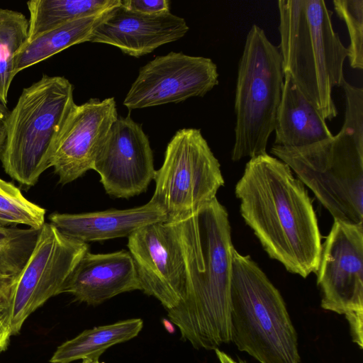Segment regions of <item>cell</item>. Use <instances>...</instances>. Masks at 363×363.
Wrapping results in <instances>:
<instances>
[{
    "label": "cell",
    "instance_id": "6da1fadb",
    "mask_svg": "<svg viewBox=\"0 0 363 363\" xmlns=\"http://www.w3.org/2000/svg\"><path fill=\"white\" fill-rule=\"evenodd\" d=\"M173 223L184 258V287L168 317L195 349L215 350L230 342L234 247L228 212L216 197Z\"/></svg>",
    "mask_w": 363,
    "mask_h": 363
},
{
    "label": "cell",
    "instance_id": "7a4b0ae2",
    "mask_svg": "<svg viewBox=\"0 0 363 363\" xmlns=\"http://www.w3.org/2000/svg\"><path fill=\"white\" fill-rule=\"evenodd\" d=\"M235 192L245 222L272 259L303 278L316 273L322 249L316 216L286 163L268 154L250 158Z\"/></svg>",
    "mask_w": 363,
    "mask_h": 363
},
{
    "label": "cell",
    "instance_id": "3957f363",
    "mask_svg": "<svg viewBox=\"0 0 363 363\" xmlns=\"http://www.w3.org/2000/svg\"><path fill=\"white\" fill-rule=\"evenodd\" d=\"M342 128L331 138L301 147L274 145L286 163L314 193L334 220L363 225V89L345 81Z\"/></svg>",
    "mask_w": 363,
    "mask_h": 363
},
{
    "label": "cell",
    "instance_id": "277c9868",
    "mask_svg": "<svg viewBox=\"0 0 363 363\" xmlns=\"http://www.w3.org/2000/svg\"><path fill=\"white\" fill-rule=\"evenodd\" d=\"M279 52L284 72L325 119L337 109L333 88L342 86L347 49L332 23L333 12L323 0H279Z\"/></svg>",
    "mask_w": 363,
    "mask_h": 363
},
{
    "label": "cell",
    "instance_id": "5b68a950",
    "mask_svg": "<svg viewBox=\"0 0 363 363\" xmlns=\"http://www.w3.org/2000/svg\"><path fill=\"white\" fill-rule=\"evenodd\" d=\"M230 342L259 363H300L298 339L279 290L249 255L233 250Z\"/></svg>",
    "mask_w": 363,
    "mask_h": 363
},
{
    "label": "cell",
    "instance_id": "8992f818",
    "mask_svg": "<svg viewBox=\"0 0 363 363\" xmlns=\"http://www.w3.org/2000/svg\"><path fill=\"white\" fill-rule=\"evenodd\" d=\"M74 86L64 77H42L23 89L4 123L0 150L4 172L30 187L50 168L60 131L75 103Z\"/></svg>",
    "mask_w": 363,
    "mask_h": 363
},
{
    "label": "cell",
    "instance_id": "52a82bcc",
    "mask_svg": "<svg viewBox=\"0 0 363 363\" xmlns=\"http://www.w3.org/2000/svg\"><path fill=\"white\" fill-rule=\"evenodd\" d=\"M284 73L279 48L253 24L245 38L236 82L235 143L231 159L267 154L274 131Z\"/></svg>",
    "mask_w": 363,
    "mask_h": 363
},
{
    "label": "cell",
    "instance_id": "ba28073f",
    "mask_svg": "<svg viewBox=\"0 0 363 363\" xmlns=\"http://www.w3.org/2000/svg\"><path fill=\"white\" fill-rule=\"evenodd\" d=\"M154 180L155 188L150 201L164 211L169 223L186 218L215 199L224 184L218 160L196 128L176 132Z\"/></svg>",
    "mask_w": 363,
    "mask_h": 363
},
{
    "label": "cell",
    "instance_id": "9c48e42d",
    "mask_svg": "<svg viewBox=\"0 0 363 363\" xmlns=\"http://www.w3.org/2000/svg\"><path fill=\"white\" fill-rule=\"evenodd\" d=\"M88 251L87 243L45 223L29 257L10 286L6 304L12 335L21 330L36 309L50 298L64 293L70 274Z\"/></svg>",
    "mask_w": 363,
    "mask_h": 363
},
{
    "label": "cell",
    "instance_id": "30bf717a",
    "mask_svg": "<svg viewBox=\"0 0 363 363\" xmlns=\"http://www.w3.org/2000/svg\"><path fill=\"white\" fill-rule=\"evenodd\" d=\"M321 307L344 315L352 341L363 346V225L334 220L316 272Z\"/></svg>",
    "mask_w": 363,
    "mask_h": 363
},
{
    "label": "cell",
    "instance_id": "8fae6325",
    "mask_svg": "<svg viewBox=\"0 0 363 363\" xmlns=\"http://www.w3.org/2000/svg\"><path fill=\"white\" fill-rule=\"evenodd\" d=\"M218 84L217 66L211 59L170 52L140 69L123 105L130 111L179 103L203 96Z\"/></svg>",
    "mask_w": 363,
    "mask_h": 363
},
{
    "label": "cell",
    "instance_id": "7c38bea8",
    "mask_svg": "<svg viewBox=\"0 0 363 363\" xmlns=\"http://www.w3.org/2000/svg\"><path fill=\"white\" fill-rule=\"evenodd\" d=\"M106 193L128 199L146 191L154 180L153 154L142 125L130 115L118 117L99 150L93 169Z\"/></svg>",
    "mask_w": 363,
    "mask_h": 363
},
{
    "label": "cell",
    "instance_id": "4fadbf2b",
    "mask_svg": "<svg viewBox=\"0 0 363 363\" xmlns=\"http://www.w3.org/2000/svg\"><path fill=\"white\" fill-rule=\"evenodd\" d=\"M128 247L136 267L141 291L170 310L184 294V264L175 225L160 222L128 237Z\"/></svg>",
    "mask_w": 363,
    "mask_h": 363
},
{
    "label": "cell",
    "instance_id": "5bb4252c",
    "mask_svg": "<svg viewBox=\"0 0 363 363\" xmlns=\"http://www.w3.org/2000/svg\"><path fill=\"white\" fill-rule=\"evenodd\" d=\"M113 97L90 99L71 110L56 141L50 167L65 185L93 169L99 150L118 118Z\"/></svg>",
    "mask_w": 363,
    "mask_h": 363
},
{
    "label": "cell",
    "instance_id": "9a60e30c",
    "mask_svg": "<svg viewBox=\"0 0 363 363\" xmlns=\"http://www.w3.org/2000/svg\"><path fill=\"white\" fill-rule=\"evenodd\" d=\"M189 29L183 18L170 11L146 15L128 10L120 3L95 26L89 42L108 44L139 57L179 40Z\"/></svg>",
    "mask_w": 363,
    "mask_h": 363
},
{
    "label": "cell",
    "instance_id": "2e32d148",
    "mask_svg": "<svg viewBox=\"0 0 363 363\" xmlns=\"http://www.w3.org/2000/svg\"><path fill=\"white\" fill-rule=\"evenodd\" d=\"M141 290L136 267L130 253L86 252L79 259L65 287L76 300L98 305L120 294Z\"/></svg>",
    "mask_w": 363,
    "mask_h": 363
},
{
    "label": "cell",
    "instance_id": "e0dca14e",
    "mask_svg": "<svg viewBox=\"0 0 363 363\" xmlns=\"http://www.w3.org/2000/svg\"><path fill=\"white\" fill-rule=\"evenodd\" d=\"M49 220L65 235L87 243L128 238L147 225L167 221V216L157 203L149 201L141 206L124 210L54 213L49 216Z\"/></svg>",
    "mask_w": 363,
    "mask_h": 363
},
{
    "label": "cell",
    "instance_id": "ac0fdd59",
    "mask_svg": "<svg viewBox=\"0 0 363 363\" xmlns=\"http://www.w3.org/2000/svg\"><path fill=\"white\" fill-rule=\"evenodd\" d=\"M284 73L274 145L301 147L331 138L333 135L323 115L301 92L291 74Z\"/></svg>",
    "mask_w": 363,
    "mask_h": 363
},
{
    "label": "cell",
    "instance_id": "d6986e66",
    "mask_svg": "<svg viewBox=\"0 0 363 363\" xmlns=\"http://www.w3.org/2000/svg\"><path fill=\"white\" fill-rule=\"evenodd\" d=\"M143 326L140 318H132L113 324L88 329L60 345L50 362L69 363L78 359L99 361L110 347L136 337Z\"/></svg>",
    "mask_w": 363,
    "mask_h": 363
},
{
    "label": "cell",
    "instance_id": "ffe728a7",
    "mask_svg": "<svg viewBox=\"0 0 363 363\" xmlns=\"http://www.w3.org/2000/svg\"><path fill=\"white\" fill-rule=\"evenodd\" d=\"M109 11L68 22L27 42L15 57L14 75L67 48L89 42L94 28Z\"/></svg>",
    "mask_w": 363,
    "mask_h": 363
},
{
    "label": "cell",
    "instance_id": "44dd1931",
    "mask_svg": "<svg viewBox=\"0 0 363 363\" xmlns=\"http://www.w3.org/2000/svg\"><path fill=\"white\" fill-rule=\"evenodd\" d=\"M121 0H32L28 1L30 13L28 40L68 22L105 13L118 6Z\"/></svg>",
    "mask_w": 363,
    "mask_h": 363
},
{
    "label": "cell",
    "instance_id": "7402d4cb",
    "mask_svg": "<svg viewBox=\"0 0 363 363\" xmlns=\"http://www.w3.org/2000/svg\"><path fill=\"white\" fill-rule=\"evenodd\" d=\"M28 21L22 13L0 8V103L7 107L15 77V57L28 40Z\"/></svg>",
    "mask_w": 363,
    "mask_h": 363
},
{
    "label": "cell",
    "instance_id": "603a6c76",
    "mask_svg": "<svg viewBox=\"0 0 363 363\" xmlns=\"http://www.w3.org/2000/svg\"><path fill=\"white\" fill-rule=\"evenodd\" d=\"M39 230L0 226V272L14 277L23 268L36 242Z\"/></svg>",
    "mask_w": 363,
    "mask_h": 363
},
{
    "label": "cell",
    "instance_id": "cb8c5ba5",
    "mask_svg": "<svg viewBox=\"0 0 363 363\" xmlns=\"http://www.w3.org/2000/svg\"><path fill=\"white\" fill-rule=\"evenodd\" d=\"M0 211L18 225L39 230L45 223L46 210L28 200L14 184L0 178Z\"/></svg>",
    "mask_w": 363,
    "mask_h": 363
},
{
    "label": "cell",
    "instance_id": "d4e9b609",
    "mask_svg": "<svg viewBox=\"0 0 363 363\" xmlns=\"http://www.w3.org/2000/svg\"><path fill=\"white\" fill-rule=\"evenodd\" d=\"M334 9L347 25L350 45L347 57L353 69H363V0H334Z\"/></svg>",
    "mask_w": 363,
    "mask_h": 363
},
{
    "label": "cell",
    "instance_id": "484cf974",
    "mask_svg": "<svg viewBox=\"0 0 363 363\" xmlns=\"http://www.w3.org/2000/svg\"><path fill=\"white\" fill-rule=\"evenodd\" d=\"M168 0H121L125 9L146 15H160L169 12Z\"/></svg>",
    "mask_w": 363,
    "mask_h": 363
},
{
    "label": "cell",
    "instance_id": "4316f807",
    "mask_svg": "<svg viewBox=\"0 0 363 363\" xmlns=\"http://www.w3.org/2000/svg\"><path fill=\"white\" fill-rule=\"evenodd\" d=\"M11 335L6 304L4 301L0 298V353L6 350Z\"/></svg>",
    "mask_w": 363,
    "mask_h": 363
},
{
    "label": "cell",
    "instance_id": "83f0119b",
    "mask_svg": "<svg viewBox=\"0 0 363 363\" xmlns=\"http://www.w3.org/2000/svg\"><path fill=\"white\" fill-rule=\"evenodd\" d=\"M13 279V277H10L0 272V298L5 302L8 298Z\"/></svg>",
    "mask_w": 363,
    "mask_h": 363
},
{
    "label": "cell",
    "instance_id": "f1b7e54d",
    "mask_svg": "<svg viewBox=\"0 0 363 363\" xmlns=\"http://www.w3.org/2000/svg\"><path fill=\"white\" fill-rule=\"evenodd\" d=\"M18 223L11 217L6 216L0 211V226L12 227L17 226Z\"/></svg>",
    "mask_w": 363,
    "mask_h": 363
},
{
    "label": "cell",
    "instance_id": "f546056e",
    "mask_svg": "<svg viewBox=\"0 0 363 363\" xmlns=\"http://www.w3.org/2000/svg\"><path fill=\"white\" fill-rule=\"evenodd\" d=\"M215 352L220 363H237L229 355L220 350L216 349Z\"/></svg>",
    "mask_w": 363,
    "mask_h": 363
},
{
    "label": "cell",
    "instance_id": "4dcf8cb0",
    "mask_svg": "<svg viewBox=\"0 0 363 363\" xmlns=\"http://www.w3.org/2000/svg\"><path fill=\"white\" fill-rule=\"evenodd\" d=\"M8 114H9V110H8L7 107L3 106L0 103V123L4 124V121Z\"/></svg>",
    "mask_w": 363,
    "mask_h": 363
},
{
    "label": "cell",
    "instance_id": "1f68e13d",
    "mask_svg": "<svg viewBox=\"0 0 363 363\" xmlns=\"http://www.w3.org/2000/svg\"><path fill=\"white\" fill-rule=\"evenodd\" d=\"M5 139V130L4 124L0 123V150L4 144Z\"/></svg>",
    "mask_w": 363,
    "mask_h": 363
},
{
    "label": "cell",
    "instance_id": "d6a6232c",
    "mask_svg": "<svg viewBox=\"0 0 363 363\" xmlns=\"http://www.w3.org/2000/svg\"><path fill=\"white\" fill-rule=\"evenodd\" d=\"M82 363H101V362H99V361H91V360H89V359H84V360H82Z\"/></svg>",
    "mask_w": 363,
    "mask_h": 363
},
{
    "label": "cell",
    "instance_id": "836d02e7",
    "mask_svg": "<svg viewBox=\"0 0 363 363\" xmlns=\"http://www.w3.org/2000/svg\"><path fill=\"white\" fill-rule=\"evenodd\" d=\"M239 363H247L246 362H244L242 360H240Z\"/></svg>",
    "mask_w": 363,
    "mask_h": 363
},
{
    "label": "cell",
    "instance_id": "e575fe53",
    "mask_svg": "<svg viewBox=\"0 0 363 363\" xmlns=\"http://www.w3.org/2000/svg\"><path fill=\"white\" fill-rule=\"evenodd\" d=\"M50 363H58V362H50Z\"/></svg>",
    "mask_w": 363,
    "mask_h": 363
}]
</instances>
